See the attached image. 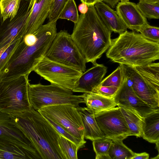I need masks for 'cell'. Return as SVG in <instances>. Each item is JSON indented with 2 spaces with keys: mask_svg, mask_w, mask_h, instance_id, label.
<instances>
[{
  "mask_svg": "<svg viewBox=\"0 0 159 159\" xmlns=\"http://www.w3.org/2000/svg\"><path fill=\"white\" fill-rule=\"evenodd\" d=\"M57 21H49L35 32L37 39L34 44H26L21 38L0 72V80L22 75H29L45 57L57 34Z\"/></svg>",
  "mask_w": 159,
  "mask_h": 159,
  "instance_id": "1",
  "label": "cell"
},
{
  "mask_svg": "<svg viewBox=\"0 0 159 159\" xmlns=\"http://www.w3.org/2000/svg\"><path fill=\"white\" fill-rule=\"evenodd\" d=\"M10 116L30 141L38 159H65L58 143L60 135L38 111L31 107Z\"/></svg>",
  "mask_w": 159,
  "mask_h": 159,
  "instance_id": "2",
  "label": "cell"
},
{
  "mask_svg": "<svg viewBox=\"0 0 159 159\" xmlns=\"http://www.w3.org/2000/svg\"><path fill=\"white\" fill-rule=\"evenodd\" d=\"M111 32L92 6L86 13L79 15L71 35L86 62L95 65L110 46Z\"/></svg>",
  "mask_w": 159,
  "mask_h": 159,
  "instance_id": "3",
  "label": "cell"
},
{
  "mask_svg": "<svg viewBox=\"0 0 159 159\" xmlns=\"http://www.w3.org/2000/svg\"><path fill=\"white\" fill-rule=\"evenodd\" d=\"M112 61L134 67L159 59V43L150 41L140 34L126 31L111 39L106 53Z\"/></svg>",
  "mask_w": 159,
  "mask_h": 159,
  "instance_id": "4",
  "label": "cell"
},
{
  "mask_svg": "<svg viewBox=\"0 0 159 159\" xmlns=\"http://www.w3.org/2000/svg\"><path fill=\"white\" fill-rule=\"evenodd\" d=\"M28 94L30 107L37 111L45 107L60 105L77 107L80 104L84 103L83 94L74 95L72 90L52 84L44 85L29 83Z\"/></svg>",
  "mask_w": 159,
  "mask_h": 159,
  "instance_id": "5",
  "label": "cell"
},
{
  "mask_svg": "<svg viewBox=\"0 0 159 159\" xmlns=\"http://www.w3.org/2000/svg\"><path fill=\"white\" fill-rule=\"evenodd\" d=\"M29 75L0 80V111L10 115L30 108L28 87Z\"/></svg>",
  "mask_w": 159,
  "mask_h": 159,
  "instance_id": "6",
  "label": "cell"
},
{
  "mask_svg": "<svg viewBox=\"0 0 159 159\" xmlns=\"http://www.w3.org/2000/svg\"><path fill=\"white\" fill-rule=\"evenodd\" d=\"M45 57L82 72L86 70L85 58L66 30L57 33Z\"/></svg>",
  "mask_w": 159,
  "mask_h": 159,
  "instance_id": "7",
  "label": "cell"
},
{
  "mask_svg": "<svg viewBox=\"0 0 159 159\" xmlns=\"http://www.w3.org/2000/svg\"><path fill=\"white\" fill-rule=\"evenodd\" d=\"M37 111L65 128L84 144L86 143L82 119L76 107L70 105H60L45 107Z\"/></svg>",
  "mask_w": 159,
  "mask_h": 159,
  "instance_id": "8",
  "label": "cell"
},
{
  "mask_svg": "<svg viewBox=\"0 0 159 159\" xmlns=\"http://www.w3.org/2000/svg\"><path fill=\"white\" fill-rule=\"evenodd\" d=\"M34 71L51 84L72 90L83 72L52 61L44 57Z\"/></svg>",
  "mask_w": 159,
  "mask_h": 159,
  "instance_id": "9",
  "label": "cell"
},
{
  "mask_svg": "<svg viewBox=\"0 0 159 159\" xmlns=\"http://www.w3.org/2000/svg\"><path fill=\"white\" fill-rule=\"evenodd\" d=\"M105 138L123 140L131 136L130 130L120 108L118 107L94 115Z\"/></svg>",
  "mask_w": 159,
  "mask_h": 159,
  "instance_id": "10",
  "label": "cell"
},
{
  "mask_svg": "<svg viewBox=\"0 0 159 159\" xmlns=\"http://www.w3.org/2000/svg\"><path fill=\"white\" fill-rule=\"evenodd\" d=\"M34 2L21 0L18 11L11 20L0 23V49L9 45L21 35L31 14Z\"/></svg>",
  "mask_w": 159,
  "mask_h": 159,
  "instance_id": "11",
  "label": "cell"
},
{
  "mask_svg": "<svg viewBox=\"0 0 159 159\" xmlns=\"http://www.w3.org/2000/svg\"><path fill=\"white\" fill-rule=\"evenodd\" d=\"M120 65L124 76L127 80L136 95L152 108L159 109V91L148 84L133 67Z\"/></svg>",
  "mask_w": 159,
  "mask_h": 159,
  "instance_id": "12",
  "label": "cell"
},
{
  "mask_svg": "<svg viewBox=\"0 0 159 159\" xmlns=\"http://www.w3.org/2000/svg\"><path fill=\"white\" fill-rule=\"evenodd\" d=\"M0 138L21 148L30 159L36 158V152L26 136L14 124L10 115L1 111Z\"/></svg>",
  "mask_w": 159,
  "mask_h": 159,
  "instance_id": "13",
  "label": "cell"
},
{
  "mask_svg": "<svg viewBox=\"0 0 159 159\" xmlns=\"http://www.w3.org/2000/svg\"><path fill=\"white\" fill-rule=\"evenodd\" d=\"M113 98L118 107L130 110L142 118L157 109L152 108L139 98L124 76L122 83Z\"/></svg>",
  "mask_w": 159,
  "mask_h": 159,
  "instance_id": "14",
  "label": "cell"
},
{
  "mask_svg": "<svg viewBox=\"0 0 159 159\" xmlns=\"http://www.w3.org/2000/svg\"><path fill=\"white\" fill-rule=\"evenodd\" d=\"M107 72V67L98 64L82 74L76 81L72 91L91 93L100 84Z\"/></svg>",
  "mask_w": 159,
  "mask_h": 159,
  "instance_id": "15",
  "label": "cell"
},
{
  "mask_svg": "<svg viewBox=\"0 0 159 159\" xmlns=\"http://www.w3.org/2000/svg\"><path fill=\"white\" fill-rule=\"evenodd\" d=\"M116 9L118 15L127 29L138 32L140 27L148 24L135 3L129 1L118 2Z\"/></svg>",
  "mask_w": 159,
  "mask_h": 159,
  "instance_id": "16",
  "label": "cell"
},
{
  "mask_svg": "<svg viewBox=\"0 0 159 159\" xmlns=\"http://www.w3.org/2000/svg\"><path fill=\"white\" fill-rule=\"evenodd\" d=\"M52 0H35L32 10L21 36L33 33L48 17Z\"/></svg>",
  "mask_w": 159,
  "mask_h": 159,
  "instance_id": "17",
  "label": "cell"
},
{
  "mask_svg": "<svg viewBox=\"0 0 159 159\" xmlns=\"http://www.w3.org/2000/svg\"><path fill=\"white\" fill-rule=\"evenodd\" d=\"M94 6L102 21L112 32L120 34L127 30V28L120 19L116 11L102 2L97 3Z\"/></svg>",
  "mask_w": 159,
  "mask_h": 159,
  "instance_id": "18",
  "label": "cell"
},
{
  "mask_svg": "<svg viewBox=\"0 0 159 159\" xmlns=\"http://www.w3.org/2000/svg\"><path fill=\"white\" fill-rule=\"evenodd\" d=\"M81 117L84 127V139L92 141L105 138L102 134L94 117L89 109L80 106L77 107Z\"/></svg>",
  "mask_w": 159,
  "mask_h": 159,
  "instance_id": "19",
  "label": "cell"
},
{
  "mask_svg": "<svg viewBox=\"0 0 159 159\" xmlns=\"http://www.w3.org/2000/svg\"><path fill=\"white\" fill-rule=\"evenodd\" d=\"M141 137L149 142H159V109L143 118Z\"/></svg>",
  "mask_w": 159,
  "mask_h": 159,
  "instance_id": "20",
  "label": "cell"
},
{
  "mask_svg": "<svg viewBox=\"0 0 159 159\" xmlns=\"http://www.w3.org/2000/svg\"><path fill=\"white\" fill-rule=\"evenodd\" d=\"M84 103L94 115L117 106L113 98H107L94 93H84Z\"/></svg>",
  "mask_w": 159,
  "mask_h": 159,
  "instance_id": "21",
  "label": "cell"
},
{
  "mask_svg": "<svg viewBox=\"0 0 159 159\" xmlns=\"http://www.w3.org/2000/svg\"><path fill=\"white\" fill-rule=\"evenodd\" d=\"M133 67L148 84L159 91L158 62H152L144 65Z\"/></svg>",
  "mask_w": 159,
  "mask_h": 159,
  "instance_id": "22",
  "label": "cell"
},
{
  "mask_svg": "<svg viewBox=\"0 0 159 159\" xmlns=\"http://www.w3.org/2000/svg\"><path fill=\"white\" fill-rule=\"evenodd\" d=\"M0 159H30L27 154L21 148L1 138Z\"/></svg>",
  "mask_w": 159,
  "mask_h": 159,
  "instance_id": "23",
  "label": "cell"
},
{
  "mask_svg": "<svg viewBox=\"0 0 159 159\" xmlns=\"http://www.w3.org/2000/svg\"><path fill=\"white\" fill-rule=\"evenodd\" d=\"M122 112L130 130L131 135L141 136L143 118L132 111L121 107H118Z\"/></svg>",
  "mask_w": 159,
  "mask_h": 159,
  "instance_id": "24",
  "label": "cell"
},
{
  "mask_svg": "<svg viewBox=\"0 0 159 159\" xmlns=\"http://www.w3.org/2000/svg\"><path fill=\"white\" fill-rule=\"evenodd\" d=\"M134 153L123 143L122 140H112L108 156L109 159H132Z\"/></svg>",
  "mask_w": 159,
  "mask_h": 159,
  "instance_id": "25",
  "label": "cell"
},
{
  "mask_svg": "<svg viewBox=\"0 0 159 159\" xmlns=\"http://www.w3.org/2000/svg\"><path fill=\"white\" fill-rule=\"evenodd\" d=\"M21 0H0L2 22L12 19L17 14Z\"/></svg>",
  "mask_w": 159,
  "mask_h": 159,
  "instance_id": "26",
  "label": "cell"
},
{
  "mask_svg": "<svg viewBox=\"0 0 159 159\" xmlns=\"http://www.w3.org/2000/svg\"><path fill=\"white\" fill-rule=\"evenodd\" d=\"M59 147L65 159H77L79 148L72 142L60 135L58 139Z\"/></svg>",
  "mask_w": 159,
  "mask_h": 159,
  "instance_id": "27",
  "label": "cell"
},
{
  "mask_svg": "<svg viewBox=\"0 0 159 159\" xmlns=\"http://www.w3.org/2000/svg\"><path fill=\"white\" fill-rule=\"evenodd\" d=\"M112 140L106 138L93 141V149L96 154V159H109L108 152Z\"/></svg>",
  "mask_w": 159,
  "mask_h": 159,
  "instance_id": "28",
  "label": "cell"
},
{
  "mask_svg": "<svg viewBox=\"0 0 159 159\" xmlns=\"http://www.w3.org/2000/svg\"><path fill=\"white\" fill-rule=\"evenodd\" d=\"M123 80V72L120 65L111 74L102 80L99 85L111 86L119 89Z\"/></svg>",
  "mask_w": 159,
  "mask_h": 159,
  "instance_id": "29",
  "label": "cell"
},
{
  "mask_svg": "<svg viewBox=\"0 0 159 159\" xmlns=\"http://www.w3.org/2000/svg\"><path fill=\"white\" fill-rule=\"evenodd\" d=\"M79 15L75 0H69L59 17V19H66L74 24L78 21Z\"/></svg>",
  "mask_w": 159,
  "mask_h": 159,
  "instance_id": "30",
  "label": "cell"
},
{
  "mask_svg": "<svg viewBox=\"0 0 159 159\" xmlns=\"http://www.w3.org/2000/svg\"><path fill=\"white\" fill-rule=\"evenodd\" d=\"M136 5L143 15L149 19L159 18V4L139 1Z\"/></svg>",
  "mask_w": 159,
  "mask_h": 159,
  "instance_id": "31",
  "label": "cell"
},
{
  "mask_svg": "<svg viewBox=\"0 0 159 159\" xmlns=\"http://www.w3.org/2000/svg\"><path fill=\"white\" fill-rule=\"evenodd\" d=\"M138 32L144 38L152 41L159 43V28L151 26L149 24L140 27Z\"/></svg>",
  "mask_w": 159,
  "mask_h": 159,
  "instance_id": "32",
  "label": "cell"
},
{
  "mask_svg": "<svg viewBox=\"0 0 159 159\" xmlns=\"http://www.w3.org/2000/svg\"><path fill=\"white\" fill-rule=\"evenodd\" d=\"M69 0H52L48 18L49 21H57Z\"/></svg>",
  "mask_w": 159,
  "mask_h": 159,
  "instance_id": "33",
  "label": "cell"
},
{
  "mask_svg": "<svg viewBox=\"0 0 159 159\" xmlns=\"http://www.w3.org/2000/svg\"><path fill=\"white\" fill-rule=\"evenodd\" d=\"M23 38L15 39L8 46L0 57V72L7 63L10 56L14 51L21 39Z\"/></svg>",
  "mask_w": 159,
  "mask_h": 159,
  "instance_id": "34",
  "label": "cell"
},
{
  "mask_svg": "<svg viewBox=\"0 0 159 159\" xmlns=\"http://www.w3.org/2000/svg\"><path fill=\"white\" fill-rule=\"evenodd\" d=\"M118 89L114 87L98 85L92 93H97L107 98H113Z\"/></svg>",
  "mask_w": 159,
  "mask_h": 159,
  "instance_id": "35",
  "label": "cell"
},
{
  "mask_svg": "<svg viewBox=\"0 0 159 159\" xmlns=\"http://www.w3.org/2000/svg\"><path fill=\"white\" fill-rule=\"evenodd\" d=\"M149 157V154L145 152L141 153H134V156L132 159H148Z\"/></svg>",
  "mask_w": 159,
  "mask_h": 159,
  "instance_id": "36",
  "label": "cell"
},
{
  "mask_svg": "<svg viewBox=\"0 0 159 159\" xmlns=\"http://www.w3.org/2000/svg\"><path fill=\"white\" fill-rule=\"evenodd\" d=\"M89 9V7L85 3H82L78 6V10L81 14H84L87 12Z\"/></svg>",
  "mask_w": 159,
  "mask_h": 159,
  "instance_id": "37",
  "label": "cell"
},
{
  "mask_svg": "<svg viewBox=\"0 0 159 159\" xmlns=\"http://www.w3.org/2000/svg\"><path fill=\"white\" fill-rule=\"evenodd\" d=\"M82 3L87 4L88 7L94 6L98 2H102L103 0H80Z\"/></svg>",
  "mask_w": 159,
  "mask_h": 159,
  "instance_id": "38",
  "label": "cell"
},
{
  "mask_svg": "<svg viewBox=\"0 0 159 159\" xmlns=\"http://www.w3.org/2000/svg\"><path fill=\"white\" fill-rule=\"evenodd\" d=\"M120 0H103V1L109 5L112 8L115 7L116 5Z\"/></svg>",
  "mask_w": 159,
  "mask_h": 159,
  "instance_id": "39",
  "label": "cell"
},
{
  "mask_svg": "<svg viewBox=\"0 0 159 159\" xmlns=\"http://www.w3.org/2000/svg\"><path fill=\"white\" fill-rule=\"evenodd\" d=\"M139 1L151 3L159 4V0H139Z\"/></svg>",
  "mask_w": 159,
  "mask_h": 159,
  "instance_id": "40",
  "label": "cell"
},
{
  "mask_svg": "<svg viewBox=\"0 0 159 159\" xmlns=\"http://www.w3.org/2000/svg\"><path fill=\"white\" fill-rule=\"evenodd\" d=\"M9 45L7 46L0 49V57L3 53V52L4 51L6 50V49L8 47V46Z\"/></svg>",
  "mask_w": 159,
  "mask_h": 159,
  "instance_id": "41",
  "label": "cell"
},
{
  "mask_svg": "<svg viewBox=\"0 0 159 159\" xmlns=\"http://www.w3.org/2000/svg\"><path fill=\"white\" fill-rule=\"evenodd\" d=\"M121 2H125L129 1V0H120Z\"/></svg>",
  "mask_w": 159,
  "mask_h": 159,
  "instance_id": "42",
  "label": "cell"
},
{
  "mask_svg": "<svg viewBox=\"0 0 159 159\" xmlns=\"http://www.w3.org/2000/svg\"><path fill=\"white\" fill-rule=\"evenodd\" d=\"M2 15H1V10L0 9V23L2 21Z\"/></svg>",
  "mask_w": 159,
  "mask_h": 159,
  "instance_id": "43",
  "label": "cell"
},
{
  "mask_svg": "<svg viewBox=\"0 0 159 159\" xmlns=\"http://www.w3.org/2000/svg\"><path fill=\"white\" fill-rule=\"evenodd\" d=\"M31 0L33 2H34L35 0Z\"/></svg>",
  "mask_w": 159,
  "mask_h": 159,
  "instance_id": "44",
  "label": "cell"
},
{
  "mask_svg": "<svg viewBox=\"0 0 159 159\" xmlns=\"http://www.w3.org/2000/svg\"></svg>",
  "mask_w": 159,
  "mask_h": 159,
  "instance_id": "45",
  "label": "cell"
}]
</instances>
